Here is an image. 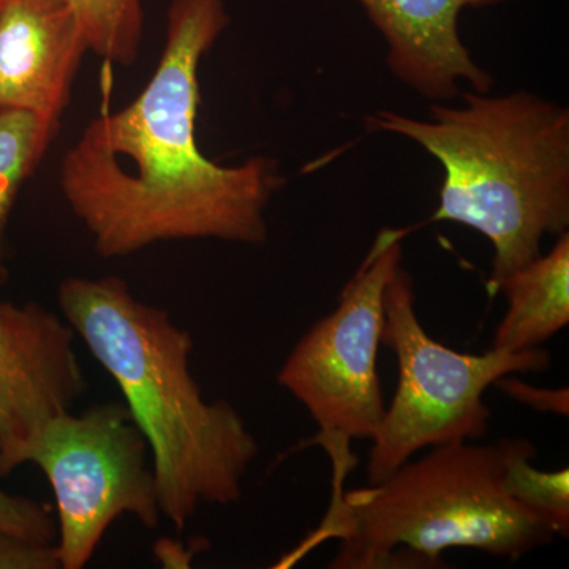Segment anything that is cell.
<instances>
[{"label": "cell", "instance_id": "cell-7", "mask_svg": "<svg viewBox=\"0 0 569 569\" xmlns=\"http://www.w3.org/2000/svg\"><path fill=\"white\" fill-rule=\"evenodd\" d=\"M24 463L39 467L54 493L62 569L84 568L116 519L133 516L152 530L163 518L151 449L126 403L52 418L22 449Z\"/></svg>", "mask_w": 569, "mask_h": 569}, {"label": "cell", "instance_id": "cell-12", "mask_svg": "<svg viewBox=\"0 0 569 569\" xmlns=\"http://www.w3.org/2000/svg\"><path fill=\"white\" fill-rule=\"evenodd\" d=\"M48 146L31 112L0 110V290L9 280L7 230L24 182L37 170Z\"/></svg>", "mask_w": 569, "mask_h": 569}, {"label": "cell", "instance_id": "cell-5", "mask_svg": "<svg viewBox=\"0 0 569 569\" xmlns=\"http://www.w3.org/2000/svg\"><path fill=\"white\" fill-rule=\"evenodd\" d=\"M381 346L395 351L399 383L370 449L369 485L383 481L419 449L478 440L490 411L482 396L509 373L541 372L546 351L492 348L459 353L437 342L419 323L411 277L400 266L385 291Z\"/></svg>", "mask_w": 569, "mask_h": 569}, {"label": "cell", "instance_id": "cell-1", "mask_svg": "<svg viewBox=\"0 0 569 569\" xmlns=\"http://www.w3.org/2000/svg\"><path fill=\"white\" fill-rule=\"evenodd\" d=\"M230 22L224 0H171L151 80L132 103L92 119L63 156L59 186L100 257L192 239L268 241L266 211L284 183L277 160L224 167L197 140L201 61Z\"/></svg>", "mask_w": 569, "mask_h": 569}, {"label": "cell", "instance_id": "cell-8", "mask_svg": "<svg viewBox=\"0 0 569 569\" xmlns=\"http://www.w3.org/2000/svg\"><path fill=\"white\" fill-rule=\"evenodd\" d=\"M66 318L37 302H0V477L37 432L84 395V372Z\"/></svg>", "mask_w": 569, "mask_h": 569}, {"label": "cell", "instance_id": "cell-17", "mask_svg": "<svg viewBox=\"0 0 569 569\" xmlns=\"http://www.w3.org/2000/svg\"><path fill=\"white\" fill-rule=\"evenodd\" d=\"M493 385L511 399L527 403V406L541 411V413H553L559 415V417H568L569 415L568 388H535L529 383H523L519 378L508 376L498 378Z\"/></svg>", "mask_w": 569, "mask_h": 569}, {"label": "cell", "instance_id": "cell-14", "mask_svg": "<svg viewBox=\"0 0 569 569\" xmlns=\"http://www.w3.org/2000/svg\"><path fill=\"white\" fill-rule=\"evenodd\" d=\"M538 449L530 445L509 460L503 475L508 496L545 520L556 537L569 533V471H542L531 466Z\"/></svg>", "mask_w": 569, "mask_h": 569}, {"label": "cell", "instance_id": "cell-18", "mask_svg": "<svg viewBox=\"0 0 569 569\" xmlns=\"http://www.w3.org/2000/svg\"><path fill=\"white\" fill-rule=\"evenodd\" d=\"M9 2V0H0V11H2L3 7H6V3Z\"/></svg>", "mask_w": 569, "mask_h": 569}, {"label": "cell", "instance_id": "cell-11", "mask_svg": "<svg viewBox=\"0 0 569 569\" xmlns=\"http://www.w3.org/2000/svg\"><path fill=\"white\" fill-rule=\"evenodd\" d=\"M508 310L498 325L492 348L531 350L567 328L569 323V233L548 254L508 276L498 288Z\"/></svg>", "mask_w": 569, "mask_h": 569}, {"label": "cell", "instance_id": "cell-6", "mask_svg": "<svg viewBox=\"0 0 569 569\" xmlns=\"http://www.w3.org/2000/svg\"><path fill=\"white\" fill-rule=\"evenodd\" d=\"M408 230H383L343 288L335 312L313 325L279 370L290 391L320 427L307 445H320L332 463V493L346 490L356 467L350 443L373 440L385 418L377 358L385 323V291L402 261Z\"/></svg>", "mask_w": 569, "mask_h": 569}, {"label": "cell", "instance_id": "cell-9", "mask_svg": "<svg viewBox=\"0 0 569 569\" xmlns=\"http://www.w3.org/2000/svg\"><path fill=\"white\" fill-rule=\"evenodd\" d=\"M88 51L69 0H9L0 11V110L31 112L50 148Z\"/></svg>", "mask_w": 569, "mask_h": 569}, {"label": "cell", "instance_id": "cell-16", "mask_svg": "<svg viewBox=\"0 0 569 569\" xmlns=\"http://www.w3.org/2000/svg\"><path fill=\"white\" fill-rule=\"evenodd\" d=\"M54 545L28 541L0 531V569H58Z\"/></svg>", "mask_w": 569, "mask_h": 569}, {"label": "cell", "instance_id": "cell-4", "mask_svg": "<svg viewBox=\"0 0 569 569\" xmlns=\"http://www.w3.org/2000/svg\"><path fill=\"white\" fill-rule=\"evenodd\" d=\"M530 445H443L377 485L332 493L318 529L279 568L328 539L340 541L329 565L336 569L438 568L441 553L455 548L519 560L556 538L505 490L509 460Z\"/></svg>", "mask_w": 569, "mask_h": 569}, {"label": "cell", "instance_id": "cell-3", "mask_svg": "<svg viewBox=\"0 0 569 569\" xmlns=\"http://www.w3.org/2000/svg\"><path fill=\"white\" fill-rule=\"evenodd\" d=\"M462 107L432 104L427 121L381 110L376 132L400 134L445 171L432 222L466 224L492 242L490 296L569 227V111L537 93L466 92Z\"/></svg>", "mask_w": 569, "mask_h": 569}, {"label": "cell", "instance_id": "cell-2", "mask_svg": "<svg viewBox=\"0 0 569 569\" xmlns=\"http://www.w3.org/2000/svg\"><path fill=\"white\" fill-rule=\"evenodd\" d=\"M58 302L148 440L163 518L181 531L203 505L241 500L260 445L228 400L204 399L190 370L192 335L121 277H70Z\"/></svg>", "mask_w": 569, "mask_h": 569}, {"label": "cell", "instance_id": "cell-15", "mask_svg": "<svg viewBox=\"0 0 569 569\" xmlns=\"http://www.w3.org/2000/svg\"><path fill=\"white\" fill-rule=\"evenodd\" d=\"M0 531L28 541L54 545L58 523L47 505L0 489Z\"/></svg>", "mask_w": 569, "mask_h": 569}, {"label": "cell", "instance_id": "cell-10", "mask_svg": "<svg viewBox=\"0 0 569 569\" xmlns=\"http://www.w3.org/2000/svg\"><path fill=\"white\" fill-rule=\"evenodd\" d=\"M388 44L387 61L397 80L425 99L448 102L459 96V81L489 93L493 78L471 58L459 33L468 7L507 0H356Z\"/></svg>", "mask_w": 569, "mask_h": 569}, {"label": "cell", "instance_id": "cell-13", "mask_svg": "<svg viewBox=\"0 0 569 569\" xmlns=\"http://www.w3.org/2000/svg\"><path fill=\"white\" fill-rule=\"evenodd\" d=\"M89 44L104 62L132 67L144 37V0H69Z\"/></svg>", "mask_w": 569, "mask_h": 569}]
</instances>
